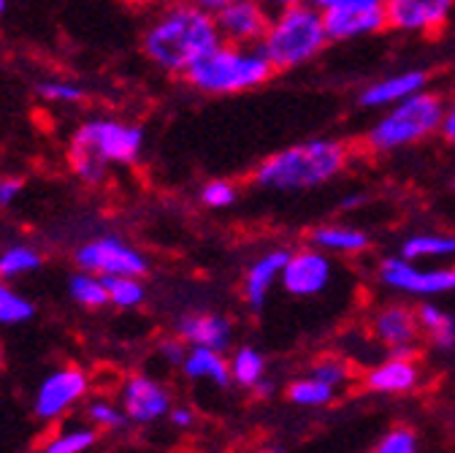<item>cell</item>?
<instances>
[{
    "instance_id": "obj_21",
    "label": "cell",
    "mask_w": 455,
    "mask_h": 453,
    "mask_svg": "<svg viewBox=\"0 0 455 453\" xmlns=\"http://www.w3.org/2000/svg\"><path fill=\"white\" fill-rule=\"evenodd\" d=\"M180 372L193 383H209V385H217V388L234 385L228 356L222 351H212V348H188Z\"/></svg>"
},
{
    "instance_id": "obj_30",
    "label": "cell",
    "mask_w": 455,
    "mask_h": 453,
    "mask_svg": "<svg viewBox=\"0 0 455 453\" xmlns=\"http://www.w3.org/2000/svg\"><path fill=\"white\" fill-rule=\"evenodd\" d=\"M36 315V304L17 294L9 279L0 277V326H20V323H28L30 318Z\"/></svg>"
},
{
    "instance_id": "obj_9",
    "label": "cell",
    "mask_w": 455,
    "mask_h": 453,
    "mask_svg": "<svg viewBox=\"0 0 455 453\" xmlns=\"http://www.w3.org/2000/svg\"><path fill=\"white\" fill-rule=\"evenodd\" d=\"M90 393V375L79 367H60L49 372L33 396V416L44 424L66 418Z\"/></svg>"
},
{
    "instance_id": "obj_33",
    "label": "cell",
    "mask_w": 455,
    "mask_h": 453,
    "mask_svg": "<svg viewBox=\"0 0 455 453\" xmlns=\"http://www.w3.org/2000/svg\"><path fill=\"white\" fill-rule=\"evenodd\" d=\"M369 453H420V437L412 426L387 429Z\"/></svg>"
},
{
    "instance_id": "obj_41",
    "label": "cell",
    "mask_w": 455,
    "mask_h": 453,
    "mask_svg": "<svg viewBox=\"0 0 455 453\" xmlns=\"http://www.w3.org/2000/svg\"><path fill=\"white\" fill-rule=\"evenodd\" d=\"M260 4L271 12H279V9H291V6H299V4H309V0H260Z\"/></svg>"
},
{
    "instance_id": "obj_27",
    "label": "cell",
    "mask_w": 455,
    "mask_h": 453,
    "mask_svg": "<svg viewBox=\"0 0 455 453\" xmlns=\"http://www.w3.org/2000/svg\"><path fill=\"white\" fill-rule=\"evenodd\" d=\"M68 294L79 307H87V310H100V307L108 304V291H106L103 277L92 274V271H84V269L71 277Z\"/></svg>"
},
{
    "instance_id": "obj_5",
    "label": "cell",
    "mask_w": 455,
    "mask_h": 453,
    "mask_svg": "<svg viewBox=\"0 0 455 453\" xmlns=\"http://www.w3.org/2000/svg\"><path fill=\"white\" fill-rule=\"evenodd\" d=\"M274 74V66L258 46L220 41L185 74V79L204 95H239L263 87Z\"/></svg>"
},
{
    "instance_id": "obj_15",
    "label": "cell",
    "mask_w": 455,
    "mask_h": 453,
    "mask_svg": "<svg viewBox=\"0 0 455 453\" xmlns=\"http://www.w3.org/2000/svg\"><path fill=\"white\" fill-rule=\"evenodd\" d=\"M214 20L222 41L239 46H258L271 22V9H266L260 0H239V4L220 9Z\"/></svg>"
},
{
    "instance_id": "obj_34",
    "label": "cell",
    "mask_w": 455,
    "mask_h": 453,
    "mask_svg": "<svg viewBox=\"0 0 455 453\" xmlns=\"http://www.w3.org/2000/svg\"><path fill=\"white\" fill-rule=\"evenodd\" d=\"M239 198V190L234 182H228V180H212L201 188V201L209 206V209H228V206H234Z\"/></svg>"
},
{
    "instance_id": "obj_37",
    "label": "cell",
    "mask_w": 455,
    "mask_h": 453,
    "mask_svg": "<svg viewBox=\"0 0 455 453\" xmlns=\"http://www.w3.org/2000/svg\"><path fill=\"white\" fill-rule=\"evenodd\" d=\"M168 424L174 426V429L188 432V429H193V426H196V413H193L190 408H185V405L171 408V413H168Z\"/></svg>"
},
{
    "instance_id": "obj_40",
    "label": "cell",
    "mask_w": 455,
    "mask_h": 453,
    "mask_svg": "<svg viewBox=\"0 0 455 453\" xmlns=\"http://www.w3.org/2000/svg\"><path fill=\"white\" fill-rule=\"evenodd\" d=\"M190 4H196V6H201V9H206V12L217 14L220 9L231 6V4H239V0H190Z\"/></svg>"
},
{
    "instance_id": "obj_46",
    "label": "cell",
    "mask_w": 455,
    "mask_h": 453,
    "mask_svg": "<svg viewBox=\"0 0 455 453\" xmlns=\"http://www.w3.org/2000/svg\"><path fill=\"white\" fill-rule=\"evenodd\" d=\"M452 190H455V180H452Z\"/></svg>"
},
{
    "instance_id": "obj_47",
    "label": "cell",
    "mask_w": 455,
    "mask_h": 453,
    "mask_svg": "<svg viewBox=\"0 0 455 453\" xmlns=\"http://www.w3.org/2000/svg\"><path fill=\"white\" fill-rule=\"evenodd\" d=\"M452 33H455V30H452Z\"/></svg>"
},
{
    "instance_id": "obj_2",
    "label": "cell",
    "mask_w": 455,
    "mask_h": 453,
    "mask_svg": "<svg viewBox=\"0 0 455 453\" xmlns=\"http://www.w3.org/2000/svg\"><path fill=\"white\" fill-rule=\"evenodd\" d=\"M350 152L339 139H307L282 147L255 168V185L271 193H301L333 182L347 168Z\"/></svg>"
},
{
    "instance_id": "obj_19",
    "label": "cell",
    "mask_w": 455,
    "mask_h": 453,
    "mask_svg": "<svg viewBox=\"0 0 455 453\" xmlns=\"http://www.w3.org/2000/svg\"><path fill=\"white\" fill-rule=\"evenodd\" d=\"M177 336L188 348H212L225 353L234 348V323L222 312H188L177 320Z\"/></svg>"
},
{
    "instance_id": "obj_35",
    "label": "cell",
    "mask_w": 455,
    "mask_h": 453,
    "mask_svg": "<svg viewBox=\"0 0 455 453\" xmlns=\"http://www.w3.org/2000/svg\"><path fill=\"white\" fill-rule=\"evenodd\" d=\"M38 95L52 101V103H79L84 98V90L74 82H60V79H49V82H41L38 87Z\"/></svg>"
},
{
    "instance_id": "obj_11",
    "label": "cell",
    "mask_w": 455,
    "mask_h": 453,
    "mask_svg": "<svg viewBox=\"0 0 455 453\" xmlns=\"http://www.w3.org/2000/svg\"><path fill=\"white\" fill-rule=\"evenodd\" d=\"M333 274H336L333 255L309 245L291 253L288 263L282 269V291L296 299H315L331 288Z\"/></svg>"
},
{
    "instance_id": "obj_26",
    "label": "cell",
    "mask_w": 455,
    "mask_h": 453,
    "mask_svg": "<svg viewBox=\"0 0 455 453\" xmlns=\"http://www.w3.org/2000/svg\"><path fill=\"white\" fill-rule=\"evenodd\" d=\"M100 437V429H95L90 421L87 424H74V426H63L57 429L38 453H87L95 448Z\"/></svg>"
},
{
    "instance_id": "obj_17",
    "label": "cell",
    "mask_w": 455,
    "mask_h": 453,
    "mask_svg": "<svg viewBox=\"0 0 455 453\" xmlns=\"http://www.w3.org/2000/svg\"><path fill=\"white\" fill-rule=\"evenodd\" d=\"M426 87H428V71L426 69H404V71H395V74H387V77L369 82L358 93V103H361V109L382 111V109H390L395 103L407 101L410 95H415Z\"/></svg>"
},
{
    "instance_id": "obj_8",
    "label": "cell",
    "mask_w": 455,
    "mask_h": 453,
    "mask_svg": "<svg viewBox=\"0 0 455 453\" xmlns=\"http://www.w3.org/2000/svg\"><path fill=\"white\" fill-rule=\"evenodd\" d=\"M369 334L387 356H418L423 345L418 310L404 302L377 307L369 318Z\"/></svg>"
},
{
    "instance_id": "obj_24",
    "label": "cell",
    "mask_w": 455,
    "mask_h": 453,
    "mask_svg": "<svg viewBox=\"0 0 455 453\" xmlns=\"http://www.w3.org/2000/svg\"><path fill=\"white\" fill-rule=\"evenodd\" d=\"M228 364H231L234 385H239L244 391H258L268 380V361H266L263 351H258L255 345L234 348V353L228 356Z\"/></svg>"
},
{
    "instance_id": "obj_14",
    "label": "cell",
    "mask_w": 455,
    "mask_h": 453,
    "mask_svg": "<svg viewBox=\"0 0 455 453\" xmlns=\"http://www.w3.org/2000/svg\"><path fill=\"white\" fill-rule=\"evenodd\" d=\"M455 9V0H385L387 28L398 33H436Z\"/></svg>"
},
{
    "instance_id": "obj_36",
    "label": "cell",
    "mask_w": 455,
    "mask_h": 453,
    "mask_svg": "<svg viewBox=\"0 0 455 453\" xmlns=\"http://www.w3.org/2000/svg\"><path fill=\"white\" fill-rule=\"evenodd\" d=\"M185 353H188V345L182 343L180 336H168L157 345V356L168 364V367H182L185 361Z\"/></svg>"
},
{
    "instance_id": "obj_7",
    "label": "cell",
    "mask_w": 455,
    "mask_h": 453,
    "mask_svg": "<svg viewBox=\"0 0 455 453\" xmlns=\"http://www.w3.org/2000/svg\"><path fill=\"white\" fill-rule=\"evenodd\" d=\"M377 282L398 296L412 299H439L455 294V263L423 266L404 255H387L377 263Z\"/></svg>"
},
{
    "instance_id": "obj_12",
    "label": "cell",
    "mask_w": 455,
    "mask_h": 453,
    "mask_svg": "<svg viewBox=\"0 0 455 453\" xmlns=\"http://www.w3.org/2000/svg\"><path fill=\"white\" fill-rule=\"evenodd\" d=\"M120 405L131 424L149 426L163 418H168L174 400L171 391L152 375H131L120 388Z\"/></svg>"
},
{
    "instance_id": "obj_6",
    "label": "cell",
    "mask_w": 455,
    "mask_h": 453,
    "mask_svg": "<svg viewBox=\"0 0 455 453\" xmlns=\"http://www.w3.org/2000/svg\"><path fill=\"white\" fill-rule=\"evenodd\" d=\"M444 106V98L426 87L402 103L382 109L366 131V147L371 152H395L439 133Z\"/></svg>"
},
{
    "instance_id": "obj_29",
    "label": "cell",
    "mask_w": 455,
    "mask_h": 453,
    "mask_svg": "<svg viewBox=\"0 0 455 453\" xmlns=\"http://www.w3.org/2000/svg\"><path fill=\"white\" fill-rule=\"evenodd\" d=\"M106 291H108V304L120 310H136L147 299V288L141 277H103Z\"/></svg>"
},
{
    "instance_id": "obj_43",
    "label": "cell",
    "mask_w": 455,
    "mask_h": 453,
    "mask_svg": "<svg viewBox=\"0 0 455 453\" xmlns=\"http://www.w3.org/2000/svg\"><path fill=\"white\" fill-rule=\"evenodd\" d=\"M258 453H284V448L282 445H263Z\"/></svg>"
},
{
    "instance_id": "obj_23",
    "label": "cell",
    "mask_w": 455,
    "mask_h": 453,
    "mask_svg": "<svg viewBox=\"0 0 455 453\" xmlns=\"http://www.w3.org/2000/svg\"><path fill=\"white\" fill-rule=\"evenodd\" d=\"M398 255L410 261H434V263H455V234L447 231H418L402 239Z\"/></svg>"
},
{
    "instance_id": "obj_39",
    "label": "cell",
    "mask_w": 455,
    "mask_h": 453,
    "mask_svg": "<svg viewBox=\"0 0 455 453\" xmlns=\"http://www.w3.org/2000/svg\"><path fill=\"white\" fill-rule=\"evenodd\" d=\"M439 136L455 147V101L444 106V115H442V125H439Z\"/></svg>"
},
{
    "instance_id": "obj_4",
    "label": "cell",
    "mask_w": 455,
    "mask_h": 453,
    "mask_svg": "<svg viewBox=\"0 0 455 453\" xmlns=\"http://www.w3.org/2000/svg\"><path fill=\"white\" fill-rule=\"evenodd\" d=\"M331 44L323 12L312 4L271 12V22L258 44L274 71H296L312 63Z\"/></svg>"
},
{
    "instance_id": "obj_13",
    "label": "cell",
    "mask_w": 455,
    "mask_h": 453,
    "mask_svg": "<svg viewBox=\"0 0 455 453\" xmlns=\"http://www.w3.org/2000/svg\"><path fill=\"white\" fill-rule=\"evenodd\" d=\"M323 20L331 41H358L387 28L385 4H369V0H353V4L325 9Z\"/></svg>"
},
{
    "instance_id": "obj_1",
    "label": "cell",
    "mask_w": 455,
    "mask_h": 453,
    "mask_svg": "<svg viewBox=\"0 0 455 453\" xmlns=\"http://www.w3.org/2000/svg\"><path fill=\"white\" fill-rule=\"evenodd\" d=\"M220 41L222 36L214 14L185 0V4L168 6L147 28L144 52L157 69L185 77Z\"/></svg>"
},
{
    "instance_id": "obj_16",
    "label": "cell",
    "mask_w": 455,
    "mask_h": 453,
    "mask_svg": "<svg viewBox=\"0 0 455 453\" xmlns=\"http://www.w3.org/2000/svg\"><path fill=\"white\" fill-rule=\"evenodd\" d=\"M363 388L379 396H404L420 388L423 367L418 356H385L363 372Z\"/></svg>"
},
{
    "instance_id": "obj_28",
    "label": "cell",
    "mask_w": 455,
    "mask_h": 453,
    "mask_svg": "<svg viewBox=\"0 0 455 453\" xmlns=\"http://www.w3.org/2000/svg\"><path fill=\"white\" fill-rule=\"evenodd\" d=\"M44 263L41 253L30 245H12L0 253V277L4 279H20L25 274L38 271Z\"/></svg>"
},
{
    "instance_id": "obj_31",
    "label": "cell",
    "mask_w": 455,
    "mask_h": 453,
    "mask_svg": "<svg viewBox=\"0 0 455 453\" xmlns=\"http://www.w3.org/2000/svg\"><path fill=\"white\" fill-rule=\"evenodd\" d=\"M87 421L100 432H123L131 424L123 405L108 402V400H90L87 402Z\"/></svg>"
},
{
    "instance_id": "obj_25",
    "label": "cell",
    "mask_w": 455,
    "mask_h": 453,
    "mask_svg": "<svg viewBox=\"0 0 455 453\" xmlns=\"http://www.w3.org/2000/svg\"><path fill=\"white\" fill-rule=\"evenodd\" d=\"M336 396H339V391L331 388L328 383H323L315 375H301V377L291 380L288 388H284V400H288L291 405H296V408H304V410L328 408Z\"/></svg>"
},
{
    "instance_id": "obj_18",
    "label": "cell",
    "mask_w": 455,
    "mask_h": 453,
    "mask_svg": "<svg viewBox=\"0 0 455 453\" xmlns=\"http://www.w3.org/2000/svg\"><path fill=\"white\" fill-rule=\"evenodd\" d=\"M288 258H291V250L271 247L260 253L258 258H252V263L247 266L244 282H242V296L252 312H260L266 307L271 291L282 282V269L288 263Z\"/></svg>"
},
{
    "instance_id": "obj_3",
    "label": "cell",
    "mask_w": 455,
    "mask_h": 453,
    "mask_svg": "<svg viewBox=\"0 0 455 453\" xmlns=\"http://www.w3.org/2000/svg\"><path fill=\"white\" fill-rule=\"evenodd\" d=\"M144 150V131L139 125L95 117L76 128L71 139V168L84 182H100L108 166L136 163Z\"/></svg>"
},
{
    "instance_id": "obj_32",
    "label": "cell",
    "mask_w": 455,
    "mask_h": 453,
    "mask_svg": "<svg viewBox=\"0 0 455 453\" xmlns=\"http://www.w3.org/2000/svg\"><path fill=\"white\" fill-rule=\"evenodd\" d=\"M309 375L320 377L323 383H328L336 391L347 388L353 383V367H350V361L339 359V356H323V359H317L309 367Z\"/></svg>"
},
{
    "instance_id": "obj_10",
    "label": "cell",
    "mask_w": 455,
    "mask_h": 453,
    "mask_svg": "<svg viewBox=\"0 0 455 453\" xmlns=\"http://www.w3.org/2000/svg\"><path fill=\"white\" fill-rule=\"evenodd\" d=\"M76 263L100 277H144L149 269L147 255L120 237H95L76 250Z\"/></svg>"
},
{
    "instance_id": "obj_22",
    "label": "cell",
    "mask_w": 455,
    "mask_h": 453,
    "mask_svg": "<svg viewBox=\"0 0 455 453\" xmlns=\"http://www.w3.org/2000/svg\"><path fill=\"white\" fill-rule=\"evenodd\" d=\"M418 323L423 331V339L436 353H452L455 351V315L436 304V299H423L418 307Z\"/></svg>"
},
{
    "instance_id": "obj_45",
    "label": "cell",
    "mask_w": 455,
    "mask_h": 453,
    "mask_svg": "<svg viewBox=\"0 0 455 453\" xmlns=\"http://www.w3.org/2000/svg\"><path fill=\"white\" fill-rule=\"evenodd\" d=\"M0 361H4V351H0Z\"/></svg>"
},
{
    "instance_id": "obj_44",
    "label": "cell",
    "mask_w": 455,
    "mask_h": 453,
    "mask_svg": "<svg viewBox=\"0 0 455 453\" xmlns=\"http://www.w3.org/2000/svg\"><path fill=\"white\" fill-rule=\"evenodd\" d=\"M6 12V0H0V14H4Z\"/></svg>"
},
{
    "instance_id": "obj_42",
    "label": "cell",
    "mask_w": 455,
    "mask_h": 453,
    "mask_svg": "<svg viewBox=\"0 0 455 453\" xmlns=\"http://www.w3.org/2000/svg\"><path fill=\"white\" fill-rule=\"evenodd\" d=\"M309 4L320 12L325 9H333V6H341V4H353V0H309ZM369 4H385V0H369Z\"/></svg>"
},
{
    "instance_id": "obj_38",
    "label": "cell",
    "mask_w": 455,
    "mask_h": 453,
    "mask_svg": "<svg viewBox=\"0 0 455 453\" xmlns=\"http://www.w3.org/2000/svg\"><path fill=\"white\" fill-rule=\"evenodd\" d=\"M22 193V182L14 177H0V206H12Z\"/></svg>"
},
{
    "instance_id": "obj_20",
    "label": "cell",
    "mask_w": 455,
    "mask_h": 453,
    "mask_svg": "<svg viewBox=\"0 0 455 453\" xmlns=\"http://www.w3.org/2000/svg\"><path fill=\"white\" fill-rule=\"evenodd\" d=\"M309 245L328 255H361L371 247V237L347 222H323L309 231Z\"/></svg>"
}]
</instances>
